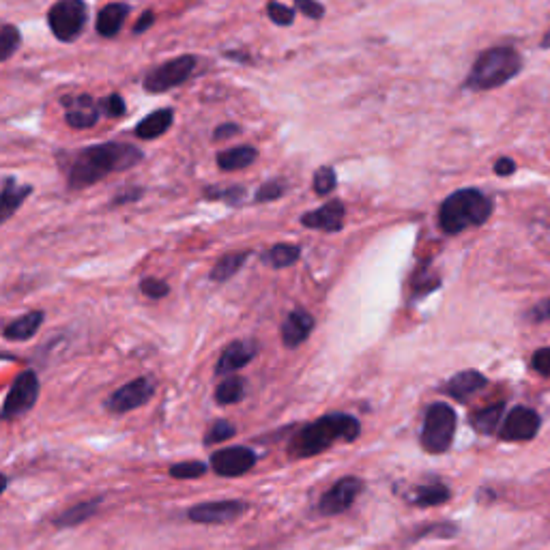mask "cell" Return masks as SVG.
Here are the masks:
<instances>
[{"label":"cell","mask_w":550,"mask_h":550,"mask_svg":"<svg viewBox=\"0 0 550 550\" xmlns=\"http://www.w3.org/2000/svg\"><path fill=\"white\" fill-rule=\"evenodd\" d=\"M194 69H196V56L183 54V56H177V59H172L164 65L151 69L149 74L144 76L142 84L149 93H155V95L168 93L172 89H177V86H181L183 82L190 80Z\"/></svg>","instance_id":"obj_7"},{"label":"cell","mask_w":550,"mask_h":550,"mask_svg":"<svg viewBox=\"0 0 550 550\" xmlns=\"http://www.w3.org/2000/svg\"><path fill=\"white\" fill-rule=\"evenodd\" d=\"M235 434H237V428L233 424L226 422V419H217V422L205 434V445L207 447L220 445V443H224L228 439H233Z\"/></svg>","instance_id":"obj_33"},{"label":"cell","mask_w":550,"mask_h":550,"mask_svg":"<svg viewBox=\"0 0 550 550\" xmlns=\"http://www.w3.org/2000/svg\"><path fill=\"white\" fill-rule=\"evenodd\" d=\"M127 16H129V7L127 5H123V3L106 5L104 9L99 11L97 22H95L97 35L99 37H106V39L117 37L121 33V28H123Z\"/></svg>","instance_id":"obj_21"},{"label":"cell","mask_w":550,"mask_h":550,"mask_svg":"<svg viewBox=\"0 0 550 550\" xmlns=\"http://www.w3.org/2000/svg\"><path fill=\"white\" fill-rule=\"evenodd\" d=\"M267 16L273 24L278 26H291L295 22V9L286 7L282 3H269L267 5Z\"/></svg>","instance_id":"obj_36"},{"label":"cell","mask_w":550,"mask_h":550,"mask_svg":"<svg viewBox=\"0 0 550 550\" xmlns=\"http://www.w3.org/2000/svg\"><path fill=\"white\" fill-rule=\"evenodd\" d=\"M450 497H452V490L443 482H430V484L415 486L407 495V501L415 505V508H437V505L450 501Z\"/></svg>","instance_id":"obj_20"},{"label":"cell","mask_w":550,"mask_h":550,"mask_svg":"<svg viewBox=\"0 0 550 550\" xmlns=\"http://www.w3.org/2000/svg\"><path fill=\"white\" fill-rule=\"evenodd\" d=\"M39 398V379L33 370H24L16 381H13L9 394L0 409V419L11 422L31 411Z\"/></svg>","instance_id":"obj_8"},{"label":"cell","mask_w":550,"mask_h":550,"mask_svg":"<svg viewBox=\"0 0 550 550\" xmlns=\"http://www.w3.org/2000/svg\"><path fill=\"white\" fill-rule=\"evenodd\" d=\"M144 159V153L127 142H101L93 147L61 155V166L71 190H82L106 179L114 172L134 168Z\"/></svg>","instance_id":"obj_1"},{"label":"cell","mask_w":550,"mask_h":550,"mask_svg":"<svg viewBox=\"0 0 550 550\" xmlns=\"http://www.w3.org/2000/svg\"><path fill=\"white\" fill-rule=\"evenodd\" d=\"M256 460L258 456L250 450V447L235 445V447H224V450L213 452L209 467L220 477H241L256 467Z\"/></svg>","instance_id":"obj_12"},{"label":"cell","mask_w":550,"mask_h":550,"mask_svg":"<svg viewBox=\"0 0 550 550\" xmlns=\"http://www.w3.org/2000/svg\"><path fill=\"white\" fill-rule=\"evenodd\" d=\"M503 411H505V404L497 402V404H492V407H486L482 411L473 413L469 422L480 434H495V432H499Z\"/></svg>","instance_id":"obj_26"},{"label":"cell","mask_w":550,"mask_h":550,"mask_svg":"<svg viewBox=\"0 0 550 550\" xmlns=\"http://www.w3.org/2000/svg\"><path fill=\"white\" fill-rule=\"evenodd\" d=\"M3 359H9V361H13V359H16V357H13V355H5V353H0V361H3Z\"/></svg>","instance_id":"obj_49"},{"label":"cell","mask_w":550,"mask_h":550,"mask_svg":"<svg viewBox=\"0 0 550 550\" xmlns=\"http://www.w3.org/2000/svg\"><path fill=\"white\" fill-rule=\"evenodd\" d=\"M86 18H89V7L82 0H61L50 7L48 11V26L52 35L63 41H76L86 26Z\"/></svg>","instance_id":"obj_6"},{"label":"cell","mask_w":550,"mask_h":550,"mask_svg":"<svg viewBox=\"0 0 550 550\" xmlns=\"http://www.w3.org/2000/svg\"><path fill=\"white\" fill-rule=\"evenodd\" d=\"M314 329V316L306 310H293L282 323V342L286 349H297L306 342Z\"/></svg>","instance_id":"obj_17"},{"label":"cell","mask_w":550,"mask_h":550,"mask_svg":"<svg viewBox=\"0 0 550 550\" xmlns=\"http://www.w3.org/2000/svg\"><path fill=\"white\" fill-rule=\"evenodd\" d=\"M336 183H338V177H336V170L329 168V166H323L316 170L314 175V192L318 196H327L329 192L336 190Z\"/></svg>","instance_id":"obj_34"},{"label":"cell","mask_w":550,"mask_h":550,"mask_svg":"<svg viewBox=\"0 0 550 550\" xmlns=\"http://www.w3.org/2000/svg\"><path fill=\"white\" fill-rule=\"evenodd\" d=\"M256 155H258V151L254 147H235V149H228V151H222L220 155H217V166L226 172L243 170L256 162Z\"/></svg>","instance_id":"obj_25"},{"label":"cell","mask_w":550,"mask_h":550,"mask_svg":"<svg viewBox=\"0 0 550 550\" xmlns=\"http://www.w3.org/2000/svg\"><path fill=\"white\" fill-rule=\"evenodd\" d=\"M243 396H245V381L241 376H226V379L215 389V402L222 404V407H226V404L241 402Z\"/></svg>","instance_id":"obj_28"},{"label":"cell","mask_w":550,"mask_h":550,"mask_svg":"<svg viewBox=\"0 0 550 550\" xmlns=\"http://www.w3.org/2000/svg\"><path fill=\"white\" fill-rule=\"evenodd\" d=\"M531 366H533L535 372L542 374V376L550 374V346H546V349L535 351V355L531 359Z\"/></svg>","instance_id":"obj_40"},{"label":"cell","mask_w":550,"mask_h":550,"mask_svg":"<svg viewBox=\"0 0 550 550\" xmlns=\"http://www.w3.org/2000/svg\"><path fill=\"white\" fill-rule=\"evenodd\" d=\"M301 258V250L291 243H278L265 254V263H269L275 269L291 267Z\"/></svg>","instance_id":"obj_29"},{"label":"cell","mask_w":550,"mask_h":550,"mask_svg":"<svg viewBox=\"0 0 550 550\" xmlns=\"http://www.w3.org/2000/svg\"><path fill=\"white\" fill-rule=\"evenodd\" d=\"M155 389H157V385L151 376H138V379L129 381L127 385L117 389V392H114L106 400L104 407L110 413H117V415L129 413V411L140 409L147 402H151V398L155 396Z\"/></svg>","instance_id":"obj_10"},{"label":"cell","mask_w":550,"mask_h":550,"mask_svg":"<svg viewBox=\"0 0 550 550\" xmlns=\"http://www.w3.org/2000/svg\"><path fill=\"white\" fill-rule=\"evenodd\" d=\"M492 213V200L477 187H465L443 200L439 226L447 235H460L467 228L482 226Z\"/></svg>","instance_id":"obj_3"},{"label":"cell","mask_w":550,"mask_h":550,"mask_svg":"<svg viewBox=\"0 0 550 550\" xmlns=\"http://www.w3.org/2000/svg\"><path fill=\"white\" fill-rule=\"evenodd\" d=\"M529 318L533 323H542V321H550V299H544L540 301L538 306H535L531 312H529Z\"/></svg>","instance_id":"obj_42"},{"label":"cell","mask_w":550,"mask_h":550,"mask_svg":"<svg viewBox=\"0 0 550 550\" xmlns=\"http://www.w3.org/2000/svg\"><path fill=\"white\" fill-rule=\"evenodd\" d=\"M297 9L301 13H306V16L312 18V20H321L325 16V7L318 5V3H312V0H299Z\"/></svg>","instance_id":"obj_41"},{"label":"cell","mask_w":550,"mask_h":550,"mask_svg":"<svg viewBox=\"0 0 550 550\" xmlns=\"http://www.w3.org/2000/svg\"><path fill=\"white\" fill-rule=\"evenodd\" d=\"M361 492H364V480L355 475H346L325 492L316 510L321 516H340L353 508Z\"/></svg>","instance_id":"obj_9"},{"label":"cell","mask_w":550,"mask_h":550,"mask_svg":"<svg viewBox=\"0 0 550 550\" xmlns=\"http://www.w3.org/2000/svg\"><path fill=\"white\" fill-rule=\"evenodd\" d=\"M172 121H175V110L172 108H162L151 112L149 117H144L138 125H136V136L140 140H155L159 136H164L168 129L172 127Z\"/></svg>","instance_id":"obj_23"},{"label":"cell","mask_w":550,"mask_h":550,"mask_svg":"<svg viewBox=\"0 0 550 550\" xmlns=\"http://www.w3.org/2000/svg\"><path fill=\"white\" fill-rule=\"evenodd\" d=\"M63 106L67 108L65 121L74 129H89L99 121V104L91 95H76L63 99Z\"/></svg>","instance_id":"obj_15"},{"label":"cell","mask_w":550,"mask_h":550,"mask_svg":"<svg viewBox=\"0 0 550 550\" xmlns=\"http://www.w3.org/2000/svg\"><path fill=\"white\" fill-rule=\"evenodd\" d=\"M250 505L245 501L228 499V501H207L198 503L194 508L187 510V518L196 525H230L239 520Z\"/></svg>","instance_id":"obj_11"},{"label":"cell","mask_w":550,"mask_h":550,"mask_svg":"<svg viewBox=\"0 0 550 550\" xmlns=\"http://www.w3.org/2000/svg\"><path fill=\"white\" fill-rule=\"evenodd\" d=\"M361 432L359 419L346 413H329L316 422L303 426L288 445L293 458H312L327 452L331 445L344 441L353 443Z\"/></svg>","instance_id":"obj_2"},{"label":"cell","mask_w":550,"mask_h":550,"mask_svg":"<svg viewBox=\"0 0 550 550\" xmlns=\"http://www.w3.org/2000/svg\"><path fill=\"white\" fill-rule=\"evenodd\" d=\"M153 24H155V13L153 11H144L142 16L138 18V22L134 24V35L147 33Z\"/></svg>","instance_id":"obj_45"},{"label":"cell","mask_w":550,"mask_h":550,"mask_svg":"<svg viewBox=\"0 0 550 550\" xmlns=\"http://www.w3.org/2000/svg\"><path fill=\"white\" fill-rule=\"evenodd\" d=\"M43 318H46V314H43L41 310L26 312L24 316L16 318V321H11L9 325H5V329H3L5 340H11V342L31 340L39 331V327L43 325Z\"/></svg>","instance_id":"obj_22"},{"label":"cell","mask_w":550,"mask_h":550,"mask_svg":"<svg viewBox=\"0 0 550 550\" xmlns=\"http://www.w3.org/2000/svg\"><path fill=\"white\" fill-rule=\"evenodd\" d=\"M248 252H235V254H226L220 260H217L215 267L211 269V280L213 282H228L233 275L239 273V269L245 265L248 260Z\"/></svg>","instance_id":"obj_27"},{"label":"cell","mask_w":550,"mask_h":550,"mask_svg":"<svg viewBox=\"0 0 550 550\" xmlns=\"http://www.w3.org/2000/svg\"><path fill=\"white\" fill-rule=\"evenodd\" d=\"M243 187H207L205 196L213 200H224L228 205H239L243 198Z\"/></svg>","instance_id":"obj_35"},{"label":"cell","mask_w":550,"mask_h":550,"mask_svg":"<svg viewBox=\"0 0 550 550\" xmlns=\"http://www.w3.org/2000/svg\"><path fill=\"white\" fill-rule=\"evenodd\" d=\"M495 172H497L499 177H510V175H514V172H516V162H514V159H510V157H501V159H497V162H495Z\"/></svg>","instance_id":"obj_44"},{"label":"cell","mask_w":550,"mask_h":550,"mask_svg":"<svg viewBox=\"0 0 550 550\" xmlns=\"http://www.w3.org/2000/svg\"><path fill=\"white\" fill-rule=\"evenodd\" d=\"M142 196V190L140 187H132V192L129 194H119L117 198L112 200V205H125V202H132V200H138Z\"/></svg>","instance_id":"obj_46"},{"label":"cell","mask_w":550,"mask_h":550,"mask_svg":"<svg viewBox=\"0 0 550 550\" xmlns=\"http://www.w3.org/2000/svg\"><path fill=\"white\" fill-rule=\"evenodd\" d=\"M542 419L529 407H514L499 428V439L508 443H523L535 439L540 432Z\"/></svg>","instance_id":"obj_13"},{"label":"cell","mask_w":550,"mask_h":550,"mask_svg":"<svg viewBox=\"0 0 550 550\" xmlns=\"http://www.w3.org/2000/svg\"><path fill=\"white\" fill-rule=\"evenodd\" d=\"M239 132H241V127H239V125H235V123H224V125H220V127L215 129L213 138H215V140H228V138L237 136Z\"/></svg>","instance_id":"obj_43"},{"label":"cell","mask_w":550,"mask_h":550,"mask_svg":"<svg viewBox=\"0 0 550 550\" xmlns=\"http://www.w3.org/2000/svg\"><path fill=\"white\" fill-rule=\"evenodd\" d=\"M488 385V379L477 370H465V372H458L454 374L450 381L445 383V394L452 396L460 402H465L467 398L475 396L477 392H482V389H486Z\"/></svg>","instance_id":"obj_18"},{"label":"cell","mask_w":550,"mask_h":550,"mask_svg":"<svg viewBox=\"0 0 550 550\" xmlns=\"http://www.w3.org/2000/svg\"><path fill=\"white\" fill-rule=\"evenodd\" d=\"M542 48L544 50H550V31L544 35V39H542Z\"/></svg>","instance_id":"obj_48"},{"label":"cell","mask_w":550,"mask_h":550,"mask_svg":"<svg viewBox=\"0 0 550 550\" xmlns=\"http://www.w3.org/2000/svg\"><path fill=\"white\" fill-rule=\"evenodd\" d=\"M99 110L104 112L106 117L119 119V117H123V114L127 112V108H125V99H123L119 93H112V95H108L104 101H99Z\"/></svg>","instance_id":"obj_37"},{"label":"cell","mask_w":550,"mask_h":550,"mask_svg":"<svg viewBox=\"0 0 550 550\" xmlns=\"http://www.w3.org/2000/svg\"><path fill=\"white\" fill-rule=\"evenodd\" d=\"M344 215H346V211H344L342 202L331 200L321 209L303 213L301 224L306 228H312V230H323V233H338V230H342Z\"/></svg>","instance_id":"obj_16"},{"label":"cell","mask_w":550,"mask_h":550,"mask_svg":"<svg viewBox=\"0 0 550 550\" xmlns=\"http://www.w3.org/2000/svg\"><path fill=\"white\" fill-rule=\"evenodd\" d=\"M31 194H33L31 185L9 183L5 190L0 192V224H5L9 217L22 207V202Z\"/></svg>","instance_id":"obj_24"},{"label":"cell","mask_w":550,"mask_h":550,"mask_svg":"<svg viewBox=\"0 0 550 550\" xmlns=\"http://www.w3.org/2000/svg\"><path fill=\"white\" fill-rule=\"evenodd\" d=\"M458 535V525L454 523H430L422 529H417L413 533V542L417 540H426V538H441V540H450Z\"/></svg>","instance_id":"obj_31"},{"label":"cell","mask_w":550,"mask_h":550,"mask_svg":"<svg viewBox=\"0 0 550 550\" xmlns=\"http://www.w3.org/2000/svg\"><path fill=\"white\" fill-rule=\"evenodd\" d=\"M209 465L207 462L200 460H187V462H177V465L170 467V477H175V480H198L207 473Z\"/></svg>","instance_id":"obj_32"},{"label":"cell","mask_w":550,"mask_h":550,"mask_svg":"<svg viewBox=\"0 0 550 550\" xmlns=\"http://www.w3.org/2000/svg\"><path fill=\"white\" fill-rule=\"evenodd\" d=\"M456 411L445 402H434L424 415L422 447L428 454H445L454 443Z\"/></svg>","instance_id":"obj_5"},{"label":"cell","mask_w":550,"mask_h":550,"mask_svg":"<svg viewBox=\"0 0 550 550\" xmlns=\"http://www.w3.org/2000/svg\"><path fill=\"white\" fill-rule=\"evenodd\" d=\"M286 192V183L284 181H269L265 185H260V190L256 192V202H271L282 198Z\"/></svg>","instance_id":"obj_39"},{"label":"cell","mask_w":550,"mask_h":550,"mask_svg":"<svg viewBox=\"0 0 550 550\" xmlns=\"http://www.w3.org/2000/svg\"><path fill=\"white\" fill-rule=\"evenodd\" d=\"M7 486H9V477L5 473H0V495L7 490Z\"/></svg>","instance_id":"obj_47"},{"label":"cell","mask_w":550,"mask_h":550,"mask_svg":"<svg viewBox=\"0 0 550 550\" xmlns=\"http://www.w3.org/2000/svg\"><path fill=\"white\" fill-rule=\"evenodd\" d=\"M140 291L149 299H164L170 293V286H168V282L159 280V278H144L140 282Z\"/></svg>","instance_id":"obj_38"},{"label":"cell","mask_w":550,"mask_h":550,"mask_svg":"<svg viewBox=\"0 0 550 550\" xmlns=\"http://www.w3.org/2000/svg\"><path fill=\"white\" fill-rule=\"evenodd\" d=\"M256 342L252 340H235L230 342L222 351L220 359H217L215 374L217 376H233V372L241 370L250 364L256 357Z\"/></svg>","instance_id":"obj_14"},{"label":"cell","mask_w":550,"mask_h":550,"mask_svg":"<svg viewBox=\"0 0 550 550\" xmlns=\"http://www.w3.org/2000/svg\"><path fill=\"white\" fill-rule=\"evenodd\" d=\"M101 503H104V497H95V499L71 505V508H67L65 512H61L59 516H56L52 520V525L56 529H74V527H80V525L86 523V520H91L99 512Z\"/></svg>","instance_id":"obj_19"},{"label":"cell","mask_w":550,"mask_h":550,"mask_svg":"<svg viewBox=\"0 0 550 550\" xmlns=\"http://www.w3.org/2000/svg\"><path fill=\"white\" fill-rule=\"evenodd\" d=\"M520 69H523V59L514 48H490L482 52L471 67L465 86L473 91L499 89L505 82L516 78Z\"/></svg>","instance_id":"obj_4"},{"label":"cell","mask_w":550,"mask_h":550,"mask_svg":"<svg viewBox=\"0 0 550 550\" xmlns=\"http://www.w3.org/2000/svg\"><path fill=\"white\" fill-rule=\"evenodd\" d=\"M22 46V35L16 26H3L0 28V63L9 61L13 54L18 52V48Z\"/></svg>","instance_id":"obj_30"}]
</instances>
